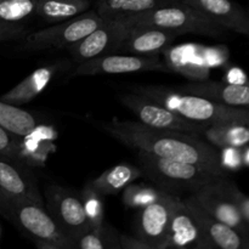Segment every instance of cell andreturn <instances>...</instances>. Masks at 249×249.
<instances>
[{
    "label": "cell",
    "instance_id": "cell-1",
    "mask_svg": "<svg viewBox=\"0 0 249 249\" xmlns=\"http://www.w3.org/2000/svg\"><path fill=\"white\" fill-rule=\"evenodd\" d=\"M104 130L125 146L158 157L192 163L218 177H228L219 150L199 136L179 131L151 128L140 122L113 119L104 124Z\"/></svg>",
    "mask_w": 249,
    "mask_h": 249
},
{
    "label": "cell",
    "instance_id": "cell-2",
    "mask_svg": "<svg viewBox=\"0 0 249 249\" xmlns=\"http://www.w3.org/2000/svg\"><path fill=\"white\" fill-rule=\"evenodd\" d=\"M134 92L147 96L189 121L207 125L228 122L246 124L249 118V109L247 108L226 106L207 97L181 91L174 88L163 85H139L134 88Z\"/></svg>",
    "mask_w": 249,
    "mask_h": 249
},
{
    "label": "cell",
    "instance_id": "cell-3",
    "mask_svg": "<svg viewBox=\"0 0 249 249\" xmlns=\"http://www.w3.org/2000/svg\"><path fill=\"white\" fill-rule=\"evenodd\" d=\"M139 168L147 179L162 191L185 198L213 181L218 175L196 164L158 157L138 151Z\"/></svg>",
    "mask_w": 249,
    "mask_h": 249
},
{
    "label": "cell",
    "instance_id": "cell-4",
    "mask_svg": "<svg viewBox=\"0 0 249 249\" xmlns=\"http://www.w3.org/2000/svg\"><path fill=\"white\" fill-rule=\"evenodd\" d=\"M133 27H155L181 34H198L212 38H225L228 31L206 14L185 1L162 5L150 11L122 18Z\"/></svg>",
    "mask_w": 249,
    "mask_h": 249
},
{
    "label": "cell",
    "instance_id": "cell-5",
    "mask_svg": "<svg viewBox=\"0 0 249 249\" xmlns=\"http://www.w3.org/2000/svg\"><path fill=\"white\" fill-rule=\"evenodd\" d=\"M0 215L14 224L39 249H74L73 241L61 230L45 208L33 199L12 202L0 208Z\"/></svg>",
    "mask_w": 249,
    "mask_h": 249
},
{
    "label": "cell",
    "instance_id": "cell-6",
    "mask_svg": "<svg viewBox=\"0 0 249 249\" xmlns=\"http://www.w3.org/2000/svg\"><path fill=\"white\" fill-rule=\"evenodd\" d=\"M104 22V18L96 11H89L67 21L58 22L51 27L26 34L23 36L22 48L31 51L58 50L74 45L97 26Z\"/></svg>",
    "mask_w": 249,
    "mask_h": 249
},
{
    "label": "cell",
    "instance_id": "cell-7",
    "mask_svg": "<svg viewBox=\"0 0 249 249\" xmlns=\"http://www.w3.org/2000/svg\"><path fill=\"white\" fill-rule=\"evenodd\" d=\"M168 71L189 78L192 82L207 80L211 70L221 66L228 58V53L221 48H207L196 44L172 46L163 51Z\"/></svg>",
    "mask_w": 249,
    "mask_h": 249
},
{
    "label": "cell",
    "instance_id": "cell-8",
    "mask_svg": "<svg viewBox=\"0 0 249 249\" xmlns=\"http://www.w3.org/2000/svg\"><path fill=\"white\" fill-rule=\"evenodd\" d=\"M235 186L229 175L218 177L189 197L212 216L249 237V225L242 219L233 199Z\"/></svg>",
    "mask_w": 249,
    "mask_h": 249
},
{
    "label": "cell",
    "instance_id": "cell-9",
    "mask_svg": "<svg viewBox=\"0 0 249 249\" xmlns=\"http://www.w3.org/2000/svg\"><path fill=\"white\" fill-rule=\"evenodd\" d=\"M119 100L126 108L130 109L138 117L140 123L151 126V128L201 136L208 126L207 124L189 121L175 112L168 109L167 107L162 106L158 102L148 99L147 96L138 94V92L121 94Z\"/></svg>",
    "mask_w": 249,
    "mask_h": 249
},
{
    "label": "cell",
    "instance_id": "cell-10",
    "mask_svg": "<svg viewBox=\"0 0 249 249\" xmlns=\"http://www.w3.org/2000/svg\"><path fill=\"white\" fill-rule=\"evenodd\" d=\"M45 208L58 224L61 230L73 241L89 230L82 197L77 192L56 184H50L45 190Z\"/></svg>",
    "mask_w": 249,
    "mask_h": 249
},
{
    "label": "cell",
    "instance_id": "cell-11",
    "mask_svg": "<svg viewBox=\"0 0 249 249\" xmlns=\"http://www.w3.org/2000/svg\"><path fill=\"white\" fill-rule=\"evenodd\" d=\"M131 29L133 26L122 18H104L100 26L82 40L70 46L67 51L78 65L84 61L116 53Z\"/></svg>",
    "mask_w": 249,
    "mask_h": 249
},
{
    "label": "cell",
    "instance_id": "cell-12",
    "mask_svg": "<svg viewBox=\"0 0 249 249\" xmlns=\"http://www.w3.org/2000/svg\"><path fill=\"white\" fill-rule=\"evenodd\" d=\"M160 71L169 72L164 61L160 56H138L131 53H109L101 57L92 58L79 63L74 75H101V74H128V73Z\"/></svg>",
    "mask_w": 249,
    "mask_h": 249
},
{
    "label": "cell",
    "instance_id": "cell-13",
    "mask_svg": "<svg viewBox=\"0 0 249 249\" xmlns=\"http://www.w3.org/2000/svg\"><path fill=\"white\" fill-rule=\"evenodd\" d=\"M174 197L173 195L160 191L156 201L139 209L136 236L147 243L151 249H164Z\"/></svg>",
    "mask_w": 249,
    "mask_h": 249
},
{
    "label": "cell",
    "instance_id": "cell-14",
    "mask_svg": "<svg viewBox=\"0 0 249 249\" xmlns=\"http://www.w3.org/2000/svg\"><path fill=\"white\" fill-rule=\"evenodd\" d=\"M23 199L44 203L36 179L27 165L0 153V208Z\"/></svg>",
    "mask_w": 249,
    "mask_h": 249
},
{
    "label": "cell",
    "instance_id": "cell-15",
    "mask_svg": "<svg viewBox=\"0 0 249 249\" xmlns=\"http://www.w3.org/2000/svg\"><path fill=\"white\" fill-rule=\"evenodd\" d=\"M168 248H192L209 249L208 243L190 211L189 206L181 197H174L172 218L168 229L164 249Z\"/></svg>",
    "mask_w": 249,
    "mask_h": 249
},
{
    "label": "cell",
    "instance_id": "cell-16",
    "mask_svg": "<svg viewBox=\"0 0 249 249\" xmlns=\"http://www.w3.org/2000/svg\"><path fill=\"white\" fill-rule=\"evenodd\" d=\"M184 201L186 202L190 211L194 214L195 219L208 243L209 249H246L247 236L242 235L240 231L235 230L228 224L212 216L203 208H201L191 197H185Z\"/></svg>",
    "mask_w": 249,
    "mask_h": 249
},
{
    "label": "cell",
    "instance_id": "cell-17",
    "mask_svg": "<svg viewBox=\"0 0 249 249\" xmlns=\"http://www.w3.org/2000/svg\"><path fill=\"white\" fill-rule=\"evenodd\" d=\"M206 14L228 32L249 39V12L233 0H182Z\"/></svg>",
    "mask_w": 249,
    "mask_h": 249
},
{
    "label": "cell",
    "instance_id": "cell-18",
    "mask_svg": "<svg viewBox=\"0 0 249 249\" xmlns=\"http://www.w3.org/2000/svg\"><path fill=\"white\" fill-rule=\"evenodd\" d=\"M231 107L249 109V83H223L198 80L177 88Z\"/></svg>",
    "mask_w": 249,
    "mask_h": 249
},
{
    "label": "cell",
    "instance_id": "cell-19",
    "mask_svg": "<svg viewBox=\"0 0 249 249\" xmlns=\"http://www.w3.org/2000/svg\"><path fill=\"white\" fill-rule=\"evenodd\" d=\"M57 131L39 123L24 136H18V160L27 167H44L49 156L57 148Z\"/></svg>",
    "mask_w": 249,
    "mask_h": 249
},
{
    "label": "cell",
    "instance_id": "cell-20",
    "mask_svg": "<svg viewBox=\"0 0 249 249\" xmlns=\"http://www.w3.org/2000/svg\"><path fill=\"white\" fill-rule=\"evenodd\" d=\"M178 34L155 27H133L128 38L122 43L117 53L138 56H160L169 48Z\"/></svg>",
    "mask_w": 249,
    "mask_h": 249
},
{
    "label": "cell",
    "instance_id": "cell-21",
    "mask_svg": "<svg viewBox=\"0 0 249 249\" xmlns=\"http://www.w3.org/2000/svg\"><path fill=\"white\" fill-rule=\"evenodd\" d=\"M57 71L58 63H51L36 68L16 87L1 95L0 100L15 106H23L29 104L46 89Z\"/></svg>",
    "mask_w": 249,
    "mask_h": 249
},
{
    "label": "cell",
    "instance_id": "cell-22",
    "mask_svg": "<svg viewBox=\"0 0 249 249\" xmlns=\"http://www.w3.org/2000/svg\"><path fill=\"white\" fill-rule=\"evenodd\" d=\"M142 177L139 167L129 163H119L105 170L96 179L91 180V185L102 196H111L123 191L128 185Z\"/></svg>",
    "mask_w": 249,
    "mask_h": 249
},
{
    "label": "cell",
    "instance_id": "cell-23",
    "mask_svg": "<svg viewBox=\"0 0 249 249\" xmlns=\"http://www.w3.org/2000/svg\"><path fill=\"white\" fill-rule=\"evenodd\" d=\"M178 1L182 0H96L95 11L102 18H126Z\"/></svg>",
    "mask_w": 249,
    "mask_h": 249
},
{
    "label": "cell",
    "instance_id": "cell-24",
    "mask_svg": "<svg viewBox=\"0 0 249 249\" xmlns=\"http://www.w3.org/2000/svg\"><path fill=\"white\" fill-rule=\"evenodd\" d=\"M202 135L218 148L243 147L249 143V128L240 122L212 124L207 126Z\"/></svg>",
    "mask_w": 249,
    "mask_h": 249
},
{
    "label": "cell",
    "instance_id": "cell-25",
    "mask_svg": "<svg viewBox=\"0 0 249 249\" xmlns=\"http://www.w3.org/2000/svg\"><path fill=\"white\" fill-rule=\"evenodd\" d=\"M90 0H38L36 16L49 23H58L87 12Z\"/></svg>",
    "mask_w": 249,
    "mask_h": 249
},
{
    "label": "cell",
    "instance_id": "cell-26",
    "mask_svg": "<svg viewBox=\"0 0 249 249\" xmlns=\"http://www.w3.org/2000/svg\"><path fill=\"white\" fill-rule=\"evenodd\" d=\"M40 123L38 117L19 106L7 104L0 100V125L10 133L24 136Z\"/></svg>",
    "mask_w": 249,
    "mask_h": 249
},
{
    "label": "cell",
    "instance_id": "cell-27",
    "mask_svg": "<svg viewBox=\"0 0 249 249\" xmlns=\"http://www.w3.org/2000/svg\"><path fill=\"white\" fill-rule=\"evenodd\" d=\"M74 249H121L119 233L104 223L75 238Z\"/></svg>",
    "mask_w": 249,
    "mask_h": 249
},
{
    "label": "cell",
    "instance_id": "cell-28",
    "mask_svg": "<svg viewBox=\"0 0 249 249\" xmlns=\"http://www.w3.org/2000/svg\"><path fill=\"white\" fill-rule=\"evenodd\" d=\"M38 0H0V22L23 24L36 12Z\"/></svg>",
    "mask_w": 249,
    "mask_h": 249
},
{
    "label": "cell",
    "instance_id": "cell-29",
    "mask_svg": "<svg viewBox=\"0 0 249 249\" xmlns=\"http://www.w3.org/2000/svg\"><path fill=\"white\" fill-rule=\"evenodd\" d=\"M83 204H84L85 214L91 228L102 225L105 223V204L104 196L97 192L91 185V182H87L80 192Z\"/></svg>",
    "mask_w": 249,
    "mask_h": 249
},
{
    "label": "cell",
    "instance_id": "cell-30",
    "mask_svg": "<svg viewBox=\"0 0 249 249\" xmlns=\"http://www.w3.org/2000/svg\"><path fill=\"white\" fill-rule=\"evenodd\" d=\"M158 187L147 186V185H140L131 182L130 185L123 190V202L128 208L131 209H141L147 204L152 203L153 201L158 198L160 195Z\"/></svg>",
    "mask_w": 249,
    "mask_h": 249
},
{
    "label": "cell",
    "instance_id": "cell-31",
    "mask_svg": "<svg viewBox=\"0 0 249 249\" xmlns=\"http://www.w3.org/2000/svg\"><path fill=\"white\" fill-rule=\"evenodd\" d=\"M220 162L228 173L236 172L243 165L241 147H223L219 151Z\"/></svg>",
    "mask_w": 249,
    "mask_h": 249
},
{
    "label": "cell",
    "instance_id": "cell-32",
    "mask_svg": "<svg viewBox=\"0 0 249 249\" xmlns=\"http://www.w3.org/2000/svg\"><path fill=\"white\" fill-rule=\"evenodd\" d=\"M0 153L12 160H18V135L10 133L1 125H0Z\"/></svg>",
    "mask_w": 249,
    "mask_h": 249
},
{
    "label": "cell",
    "instance_id": "cell-33",
    "mask_svg": "<svg viewBox=\"0 0 249 249\" xmlns=\"http://www.w3.org/2000/svg\"><path fill=\"white\" fill-rule=\"evenodd\" d=\"M26 34L24 24H6L0 22V41L22 39Z\"/></svg>",
    "mask_w": 249,
    "mask_h": 249
},
{
    "label": "cell",
    "instance_id": "cell-34",
    "mask_svg": "<svg viewBox=\"0 0 249 249\" xmlns=\"http://www.w3.org/2000/svg\"><path fill=\"white\" fill-rule=\"evenodd\" d=\"M233 199L243 220L249 225V196L243 194L236 185L233 187Z\"/></svg>",
    "mask_w": 249,
    "mask_h": 249
},
{
    "label": "cell",
    "instance_id": "cell-35",
    "mask_svg": "<svg viewBox=\"0 0 249 249\" xmlns=\"http://www.w3.org/2000/svg\"><path fill=\"white\" fill-rule=\"evenodd\" d=\"M121 249H151L147 243L141 241L138 236L119 235Z\"/></svg>",
    "mask_w": 249,
    "mask_h": 249
},
{
    "label": "cell",
    "instance_id": "cell-36",
    "mask_svg": "<svg viewBox=\"0 0 249 249\" xmlns=\"http://www.w3.org/2000/svg\"><path fill=\"white\" fill-rule=\"evenodd\" d=\"M242 162H243V165H247V167H249V147L242 150Z\"/></svg>",
    "mask_w": 249,
    "mask_h": 249
},
{
    "label": "cell",
    "instance_id": "cell-37",
    "mask_svg": "<svg viewBox=\"0 0 249 249\" xmlns=\"http://www.w3.org/2000/svg\"><path fill=\"white\" fill-rule=\"evenodd\" d=\"M246 125H247V126H248V128H249V118H248V121H247V122H246Z\"/></svg>",
    "mask_w": 249,
    "mask_h": 249
}]
</instances>
